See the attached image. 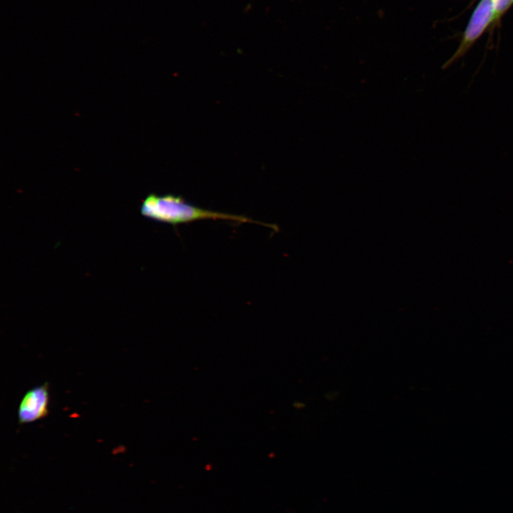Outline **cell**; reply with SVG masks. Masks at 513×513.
<instances>
[{
    "label": "cell",
    "instance_id": "2",
    "mask_svg": "<svg viewBox=\"0 0 513 513\" xmlns=\"http://www.w3.org/2000/svg\"><path fill=\"white\" fill-rule=\"evenodd\" d=\"M492 21H494L493 0H481L470 18L460 44L454 54L445 63L442 68H447L462 58Z\"/></svg>",
    "mask_w": 513,
    "mask_h": 513
},
{
    "label": "cell",
    "instance_id": "1",
    "mask_svg": "<svg viewBox=\"0 0 513 513\" xmlns=\"http://www.w3.org/2000/svg\"><path fill=\"white\" fill-rule=\"evenodd\" d=\"M141 214L148 219L173 226L202 219H223L259 224L278 231V227L256 222L247 217L205 209L187 202L173 195H147L140 207Z\"/></svg>",
    "mask_w": 513,
    "mask_h": 513
},
{
    "label": "cell",
    "instance_id": "4",
    "mask_svg": "<svg viewBox=\"0 0 513 513\" xmlns=\"http://www.w3.org/2000/svg\"><path fill=\"white\" fill-rule=\"evenodd\" d=\"M494 20L499 18L513 4V0H493Z\"/></svg>",
    "mask_w": 513,
    "mask_h": 513
},
{
    "label": "cell",
    "instance_id": "3",
    "mask_svg": "<svg viewBox=\"0 0 513 513\" xmlns=\"http://www.w3.org/2000/svg\"><path fill=\"white\" fill-rule=\"evenodd\" d=\"M49 387L44 383L28 390L21 398L18 408L20 425L41 420L48 414Z\"/></svg>",
    "mask_w": 513,
    "mask_h": 513
}]
</instances>
